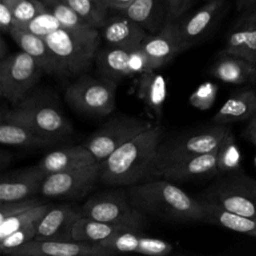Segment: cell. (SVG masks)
Segmentation results:
<instances>
[{
  "label": "cell",
  "mask_w": 256,
  "mask_h": 256,
  "mask_svg": "<svg viewBox=\"0 0 256 256\" xmlns=\"http://www.w3.org/2000/svg\"><path fill=\"white\" fill-rule=\"evenodd\" d=\"M41 1H43V2H46V1H48V0H41Z\"/></svg>",
  "instance_id": "7dc6e473"
},
{
  "label": "cell",
  "mask_w": 256,
  "mask_h": 256,
  "mask_svg": "<svg viewBox=\"0 0 256 256\" xmlns=\"http://www.w3.org/2000/svg\"><path fill=\"white\" fill-rule=\"evenodd\" d=\"M167 6L168 21L179 18L191 5L192 0H165Z\"/></svg>",
  "instance_id": "ab89813d"
},
{
  "label": "cell",
  "mask_w": 256,
  "mask_h": 256,
  "mask_svg": "<svg viewBox=\"0 0 256 256\" xmlns=\"http://www.w3.org/2000/svg\"><path fill=\"white\" fill-rule=\"evenodd\" d=\"M0 142L7 146L43 148L56 145L60 141L36 132L8 109L2 110L0 114Z\"/></svg>",
  "instance_id": "9a60e30c"
},
{
  "label": "cell",
  "mask_w": 256,
  "mask_h": 256,
  "mask_svg": "<svg viewBox=\"0 0 256 256\" xmlns=\"http://www.w3.org/2000/svg\"><path fill=\"white\" fill-rule=\"evenodd\" d=\"M15 27V18L5 1L0 0V28L3 33H10Z\"/></svg>",
  "instance_id": "60d3db41"
},
{
  "label": "cell",
  "mask_w": 256,
  "mask_h": 256,
  "mask_svg": "<svg viewBox=\"0 0 256 256\" xmlns=\"http://www.w3.org/2000/svg\"><path fill=\"white\" fill-rule=\"evenodd\" d=\"M9 35L21 50L35 59L44 73L48 75H58V60L43 37L16 26L10 31Z\"/></svg>",
  "instance_id": "484cf974"
},
{
  "label": "cell",
  "mask_w": 256,
  "mask_h": 256,
  "mask_svg": "<svg viewBox=\"0 0 256 256\" xmlns=\"http://www.w3.org/2000/svg\"><path fill=\"white\" fill-rule=\"evenodd\" d=\"M133 204L145 215L171 222H204V208L199 199L166 179L150 180L127 190Z\"/></svg>",
  "instance_id": "7a4b0ae2"
},
{
  "label": "cell",
  "mask_w": 256,
  "mask_h": 256,
  "mask_svg": "<svg viewBox=\"0 0 256 256\" xmlns=\"http://www.w3.org/2000/svg\"><path fill=\"white\" fill-rule=\"evenodd\" d=\"M12 160V156L6 152V151H1L0 153V168L3 171L11 162Z\"/></svg>",
  "instance_id": "f6af8a7d"
},
{
  "label": "cell",
  "mask_w": 256,
  "mask_h": 256,
  "mask_svg": "<svg viewBox=\"0 0 256 256\" xmlns=\"http://www.w3.org/2000/svg\"><path fill=\"white\" fill-rule=\"evenodd\" d=\"M218 149L181 160L162 171L159 178L171 182H184L199 178L218 176Z\"/></svg>",
  "instance_id": "7402d4cb"
},
{
  "label": "cell",
  "mask_w": 256,
  "mask_h": 256,
  "mask_svg": "<svg viewBox=\"0 0 256 256\" xmlns=\"http://www.w3.org/2000/svg\"><path fill=\"white\" fill-rule=\"evenodd\" d=\"M84 217L101 222L142 230L146 225L145 214L132 202L128 191L110 190L89 198L82 206Z\"/></svg>",
  "instance_id": "52a82bcc"
},
{
  "label": "cell",
  "mask_w": 256,
  "mask_h": 256,
  "mask_svg": "<svg viewBox=\"0 0 256 256\" xmlns=\"http://www.w3.org/2000/svg\"><path fill=\"white\" fill-rule=\"evenodd\" d=\"M228 129V125L213 123L167 138L162 136L155 161L154 179L159 178L167 167L181 160L218 149Z\"/></svg>",
  "instance_id": "5b68a950"
},
{
  "label": "cell",
  "mask_w": 256,
  "mask_h": 256,
  "mask_svg": "<svg viewBox=\"0 0 256 256\" xmlns=\"http://www.w3.org/2000/svg\"><path fill=\"white\" fill-rule=\"evenodd\" d=\"M100 180V163L47 174L40 193L45 198L79 199L87 195Z\"/></svg>",
  "instance_id": "8fae6325"
},
{
  "label": "cell",
  "mask_w": 256,
  "mask_h": 256,
  "mask_svg": "<svg viewBox=\"0 0 256 256\" xmlns=\"http://www.w3.org/2000/svg\"><path fill=\"white\" fill-rule=\"evenodd\" d=\"M125 230L133 229L82 216L75 224L73 230V240L89 244H101L103 241Z\"/></svg>",
  "instance_id": "f546056e"
},
{
  "label": "cell",
  "mask_w": 256,
  "mask_h": 256,
  "mask_svg": "<svg viewBox=\"0 0 256 256\" xmlns=\"http://www.w3.org/2000/svg\"><path fill=\"white\" fill-rule=\"evenodd\" d=\"M242 135L246 140H248L256 147V116L248 121V124L245 127Z\"/></svg>",
  "instance_id": "b9f144b4"
},
{
  "label": "cell",
  "mask_w": 256,
  "mask_h": 256,
  "mask_svg": "<svg viewBox=\"0 0 256 256\" xmlns=\"http://www.w3.org/2000/svg\"><path fill=\"white\" fill-rule=\"evenodd\" d=\"M255 165H256V157H255Z\"/></svg>",
  "instance_id": "c3c4849f"
},
{
  "label": "cell",
  "mask_w": 256,
  "mask_h": 256,
  "mask_svg": "<svg viewBox=\"0 0 256 256\" xmlns=\"http://www.w3.org/2000/svg\"><path fill=\"white\" fill-rule=\"evenodd\" d=\"M256 116V85L244 86L222 105L213 116L212 122L228 125L249 121Z\"/></svg>",
  "instance_id": "603a6c76"
},
{
  "label": "cell",
  "mask_w": 256,
  "mask_h": 256,
  "mask_svg": "<svg viewBox=\"0 0 256 256\" xmlns=\"http://www.w3.org/2000/svg\"><path fill=\"white\" fill-rule=\"evenodd\" d=\"M92 27L100 29L107 20L109 8L103 0H64Z\"/></svg>",
  "instance_id": "1f68e13d"
},
{
  "label": "cell",
  "mask_w": 256,
  "mask_h": 256,
  "mask_svg": "<svg viewBox=\"0 0 256 256\" xmlns=\"http://www.w3.org/2000/svg\"><path fill=\"white\" fill-rule=\"evenodd\" d=\"M199 199L229 212L256 218V179L244 171L219 175Z\"/></svg>",
  "instance_id": "8992f818"
},
{
  "label": "cell",
  "mask_w": 256,
  "mask_h": 256,
  "mask_svg": "<svg viewBox=\"0 0 256 256\" xmlns=\"http://www.w3.org/2000/svg\"><path fill=\"white\" fill-rule=\"evenodd\" d=\"M140 48L147 56L150 70H157L168 64L178 53L184 51L179 24L168 21L153 35H148Z\"/></svg>",
  "instance_id": "5bb4252c"
},
{
  "label": "cell",
  "mask_w": 256,
  "mask_h": 256,
  "mask_svg": "<svg viewBox=\"0 0 256 256\" xmlns=\"http://www.w3.org/2000/svg\"><path fill=\"white\" fill-rule=\"evenodd\" d=\"M222 52L242 56L256 64V6L241 12L227 34Z\"/></svg>",
  "instance_id": "ac0fdd59"
},
{
  "label": "cell",
  "mask_w": 256,
  "mask_h": 256,
  "mask_svg": "<svg viewBox=\"0 0 256 256\" xmlns=\"http://www.w3.org/2000/svg\"><path fill=\"white\" fill-rule=\"evenodd\" d=\"M241 153L235 136L229 128L218 148L217 168L218 176L244 171L241 165Z\"/></svg>",
  "instance_id": "4dcf8cb0"
},
{
  "label": "cell",
  "mask_w": 256,
  "mask_h": 256,
  "mask_svg": "<svg viewBox=\"0 0 256 256\" xmlns=\"http://www.w3.org/2000/svg\"><path fill=\"white\" fill-rule=\"evenodd\" d=\"M97 28H59L44 37L58 60V76L76 77L90 68L95 61L100 43Z\"/></svg>",
  "instance_id": "3957f363"
},
{
  "label": "cell",
  "mask_w": 256,
  "mask_h": 256,
  "mask_svg": "<svg viewBox=\"0 0 256 256\" xmlns=\"http://www.w3.org/2000/svg\"><path fill=\"white\" fill-rule=\"evenodd\" d=\"M7 55H8V50H7L6 43H5L4 39H1V44H0V60L4 59Z\"/></svg>",
  "instance_id": "bcb514c9"
},
{
  "label": "cell",
  "mask_w": 256,
  "mask_h": 256,
  "mask_svg": "<svg viewBox=\"0 0 256 256\" xmlns=\"http://www.w3.org/2000/svg\"><path fill=\"white\" fill-rule=\"evenodd\" d=\"M17 27V26H16ZM24 29L28 32H31L35 35L46 37L47 35L53 33L54 31L61 28V24L58 19L47 9L44 12H41L28 23L18 27Z\"/></svg>",
  "instance_id": "d590c367"
},
{
  "label": "cell",
  "mask_w": 256,
  "mask_h": 256,
  "mask_svg": "<svg viewBox=\"0 0 256 256\" xmlns=\"http://www.w3.org/2000/svg\"><path fill=\"white\" fill-rule=\"evenodd\" d=\"M163 129L159 124L131 139L100 163V181L130 187L154 179L155 161Z\"/></svg>",
  "instance_id": "6da1fadb"
},
{
  "label": "cell",
  "mask_w": 256,
  "mask_h": 256,
  "mask_svg": "<svg viewBox=\"0 0 256 256\" xmlns=\"http://www.w3.org/2000/svg\"><path fill=\"white\" fill-rule=\"evenodd\" d=\"M44 71L28 53L7 55L0 60V95L13 106L22 101L34 88Z\"/></svg>",
  "instance_id": "9c48e42d"
},
{
  "label": "cell",
  "mask_w": 256,
  "mask_h": 256,
  "mask_svg": "<svg viewBox=\"0 0 256 256\" xmlns=\"http://www.w3.org/2000/svg\"><path fill=\"white\" fill-rule=\"evenodd\" d=\"M117 82L100 77L80 75L65 92L66 102L76 111L96 116H106L116 107Z\"/></svg>",
  "instance_id": "ba28073f"
},
{
  "label": "cell",
  "mask_w": 256,
  "mask_h": 256,
  "mask_svg": "<svg viewBox=\"0 0 256 256\" xmlns=\"http://www.w3.org/2000/svg\"><path fill=\"white\" fill-rule=\"evenodd\" d=\"M10 7L15 18V26L20 27L41 12L47 10L45 3L41 0H3Z\"/></svg>",
  "instance_id": "e575fe53"
},
{
  "label": "cell",
  "mask_w": 256,
  "mask_h": 256,
  "mask_svg": "<svg viewBox=\"0 0 256 256\" xmlns=\"http://www.w3.org/2000/svg\"><path fill=\"white\" fill-rule=\"evenodd\" d=\"M119 12L153 34L159 32L167 23L164 21L161 0H133L130 5Z\"/></svg>",
  "instance_id": "f1b7e54d"
},
{
  "label": "cell",
  "mask_w": 256,
  "mask_h": 256,
  "mask_svg": "<svg viewBox=\"0 0 256 256\" xmlns=\"http://www.w3.org/2000/svg\"><path fill=\"white\" fill-rule=\"evenodd\" d=\"M45 203L48 202L36 197H29L26 199L9 202H0V224L13 216L19 215L31 208L40 206Z\"/></svg>",
  "instance_id": "f35d334b"
},
{
  "label": "cell",
  "mask_w": 256,
  "mask_h": 256,
  "mask_svg": "<svg viewBox=\"0 0 256 256\" xmlns=\"http://www.w3.org/2000/svg\"><path fill=\"white\" fill-rule=\"evenodd\" d=\"M200 200V199H199ZM204 208V222L256 238V218L241 216L222 207L200 200Z\"/></svg>",
  "instance_id": "83f0119b"
},
{
  "label": "cell",
  "mask_w": 256,
  "mask_h": 256,
  "mask_svg": "<svg viewBox=\"0 0 256 256\" xmlns=\"http://www.w3.org/2000/svg\"><path fill=\"white\" fill-rule=\"evenodd\" d=\"M227 0H209L202 8L179 24L183 49L187 50L204 39L223 15Z\"/></svg>",
  "instance_id": "2e32d148"
},
{
  "label": "cell",
  "mask_w": 256,
  "mask_h": 256,
  "mask_svg": "<svg viewBox=\"0 0 256 256\" xmlns=\"http://www.w3.org/2000/svg\"><path fill=\"white\" fill-rule=\"evenodd\" d=\"M210 74L227 84L256 85V64L231 53L221 51L210 69Z\"/></svg>",
  "instance_id": "ffe728a7"
},
{
  "label": "cell",
  "mask_w": 256,
  "mask_h": 256,
  "mask_svg": "<svg viewBox=\"0 0 256 256\" xmlns=\"http://www.w3.org/2000/svg\"><path fill=\"white\" fill-rule=\"evenodd\" d=\"M154 124L136 117L121 116L105 122L84 145L98 162L103 161L116 149L135 138Z\"/></svg>",
  "instance_id": "30bf717a"
},
{
  "label": "cell",
  "mask_w": 256,
  "mask_h": 256,
  "mask_svg": "<svg viewBox=\"0 0 256 256\" xmlns=\"http://www.w3.org/2000/svg\"><path fill=\"white\" fill-rule=\"evenodd\" d=\"M44 3L47 9L58 19L62 28L78 30L92 27L64 0H48Z\"/></svg>",
  "instance_id": "d6a6232c"
},
{
  "label": "cell",
  "mask_w": 256,
  "mask_h": 256,
  "mask_svg": "<svg viewBox=\"0 0 256 256\" xmlns=\"http://www.w3.org/2000/svg\"><path fill=\"white\" fill-rule=\"evenodd\" d=\"M40 222V221H39ZM39 222L31 223L23 228L16 230L10 235L6 236L3 239H0V251L2 254H7L12 249L20 247L27 242L35 239Z\"/></svg>",
  "instance_id": "8d00e7d4"
},
{
  "label": "cell",
  "mask_w": 256,
  "mask_h": 256,
  "mask_svg": "<svg viewBox=\"0 0 256 256\" xmlns=\"http://www.w3.org/2000/svg\"><path fill=\"white\" fill-rule=\"evenodd\" d=\"M218 86L212 82H205L201 84L189 98V103L194 108L206 111L210 109L217 97Z\"/></svg>",
  "instance_id": "74e56055"
},
{
  "label": "cell",
  "mask_w": 256,
  "mask_h": 256,
  "mask_svg": "<svg viewBox=\"0 0 256 256\" xmlns=\"http://www.w3.org/2000/svg\"><path fill=\"white\" fill-rule=\"evenodd\" d=\"M113 253L100 244L33 239L7 252L10 256H107Z\"/></svg>",
  "instance_id": "7c38bea8"
},
{
  "label": "cell",
  "mask_w": 256,
  "mask_h": 256,
  "mask_svg": "<svg viewBox=\"0 0 256 256\" xmlns=\"http://www.w3.org/2000/svg\"><path fill=\"white\" fill-rule=\"evenodd\" d=\"M82 216V208L77 205L70 203L51 205L39 222L35 239L74 241L73 230Z\"/></svg>",
  "instance_id": "4fadbf2b"
},
{
  "label": "cell",
  "mask_w": 256,
  "mask_h": 256,
  "mask_svg": "<svg viewBox=\"0 0 256 256\" xmlns=\"http://www.w3.org/2000/svg\"><path fill=\"white\" fill-rule=\"evenodd\" d=\"M106 6L109 9L117 10L118 12L124 8H126L128 5H130L133 0H103Z\"/></svg>",
  "instance_id": "7bdbcfd3"
},
{
  "label": "cell",
  "mask_w": 256,
  "mask_h": 256,
  "mask_svg": "<svg viewBox=\"0 0 256 256\" xmlns=\"http://www.w3.org/2000/svg\"><path fill=\"white\" fill-rule=\"evenodd\" d=\"M11 110L36 132L60 142L73 133V126L65 116L57 94L48 88H34Z\"/></svg>",
  "instance_id": "277c9868"
},
{
  "label": "cell",
  "mask_w": 256,
  "mask_h": 256,
  "mask_svg": "<svg viewBox=\"0 0 256 256\" xmlns=\"http://www.w3.org/2000/svg\"><path fill=\"white\" fill-rule=\"evenodd\" d=\"M132 50L108 45L98 51L95 63L99 76L118 83L124 78L137 75L133 67Z\"/></svg>",
  "instance_id": "d4e9b609"
},
{
  "label": "cell",
  "mask_w": 256,
  "mask_h": 256,
  "mask_svg": "<svg viewBox=\"0 0 256 256\" xmlns=\"http://www.w3.org/2000/svg\"><path fill=\"white\" fill-rule=\"evenodd\" d=\"M236 6H237V10L239 12H242L246 9L255 7L256 0H236Z\"/></svg>",
  "instance_id": "ee69618b"
},
{
  "label": "cell",
  "mask_w": 256,
  "mask_h": 256,
  "mask_svg": "<svg viewBox=\"0 0 256 256\" xmlns=\"http://www.w3.org/2000/svg\"><path fill=\"white\" fill-rule=\"evenodd\" d=\"M167 91L165 77L156 70L145 71L137 79V96L157 119L162 118Z\"/></svg>",
  "instance_id": "4316f807"
},
{
  "label": "cell",
  "mask_w": 256,
  "mask_h": 256,
  "mask_svg": "<svg viewBox=\"0 0 256 256\" xmlns=\"http://www.w3.org/2000/svg\"><path fill=\"white\" fill-rule=\"evenodd\" d=\"M140 230L121 231L100 245L110 250L113 254L117 252H135L151 256L168 255L173 251V246L158 238L147 237L139 233Z\"/></svg>",
  "instance_id": "d6986e66"
},
{
  "label": "cell",
  "mask_w": 256,
  "mask_h": 256,
  "mask_svg": "<svg viewBox=\"0 0 256 256\" xmlns=\"http://www.w3.org/2000/svg\"><path fill=\"white\" fill-rule=\"evenodd\" d=\"M45 176L38 165L3 173L0 178V202L26 199L40 193Z\"/></svg>",
  "instance_id": "e0dca14e"
},
{
  "label": "cell",
  "mask_w": 256,
  "mask_h": 256,
  "mask_svg": "<svg viewBox=\"0 0 256 256\" xmlns=\"http://www.w3.org/2000/svg\"><path fill=\"white\" fill-rule=\"evenodd\" d=\"M100 34L107 45L125 49H136L149 35L138 23L120 13L105 21Z\"/></svg>",
  "instance_id": "44dd1931"
},
{
  "label": "cell",
  "mask_w": 256,
  "mask_h": 256,
  "mask_svg": "<svg viewBox=\"0 0 256 256\" xmlns=\"http://www.w3.org/2000/svg\"><path fill=\"white\" fill-rule=\"evenodd\" d=\"M51 205L52 204L50 203H45L5 220L0 224V239L5 238L16 230L23 228L31 223L39 222L49 210Z\"/></svg>",
  "instance_id": "836d02e7"
},
{
  "label": "cell",
  "mask_w": 256,
  "mask_h": 256,
  "mask_svg": "<svg viewBox=\"0 0 256 256\" xmlns=\"http://www.w3.org/2000/svg\"><path fill=\"white\" fill-rule=\"evenodd\" d=\"M98 162L92 152L84 145H75L57 149L46 154L37 164L47 175L86 167Z\"/></svg>",
  "instance_id": "cb8c5ba5"
}]
</instances>
